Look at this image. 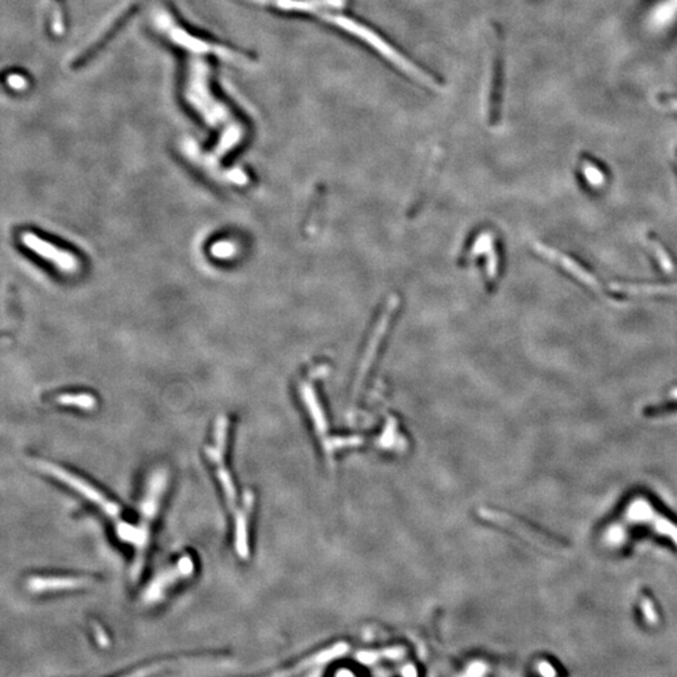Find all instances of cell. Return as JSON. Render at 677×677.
<instances>
[{"mask_svg": "<svg viewBox=\"0 0 677 677\" xmlns=\"http://www.w3.org/2000/svg\"><path fill=\"white\" fill-rule=\"evenodd\" d=\"M52 30L57 35L63 34V13L60 9L58 1L53 0L52 4Z\"/></svg>", "mask_w": 677, "mask_h": 677, "instance_id": "9a60e30c", "label": "cell"}, {"mask_svg": "<svg viewBox=\"0 0 677 677\" xmlns=\"http://www.w3.org/2000/svg\"><path fill=\"white\" fill-rule=\"evenodd\" d=\"M96 579L91 576H33L27 585L34 593L78 590L92 586Z\"/></svg>", "mask_w": 677, "mask_h": 677, "instance_id": "ba28073f", "label": "cell"}, {"mask_svg": "<svg viewBox=\"0 0 677 677\" xmlns=\"http://www.w3.org/2000/svg\"><path fill=\"white\" fill-rule=\"evenodd\" d=\"M648 245L654 251L655 256L656 259L659 261L662 270L665 272L673 271V262H672L671 257L670 255L666 252V250L664 249V246L661 245L657 240H654V238H648Z\"/></svg>", "mask_w": 677, "mask_h": 677, "instance_id": "4fadbf2b", "label": "cell"}, {"mask_svg": "<svg viewBox=\"0 0 677 677\" xmlns=\"http://www.w3.org/2000/svg\"><path fill=\"white\" fill-rule=\"evenodd\" d=\"M4 342V340H1V339H0V342Z\"/></svg>", "mask_w": 677, "mask_h": 677, "instance_id": "ffe728a7", "label": "cell"}, {"mask_svg": "<svg viewBox=\"0 0 677 677\" xmlns=\"http://www.w3.org/2000/svg\"><path fill=\"white\" fill-rule=\"evenodd\" d=\"M56 401L65 406H75L83 411H93L97 406L96 398L87 393L62 394L58 395Z\"/></svg>", "mask_w": 677, "mask_h": 677, "instance_id": "7c38bea8", "label": "cell"}, {"mask_svg": "<svg viewBox=\"0 0 677 677\" xmlns=\"http://www.w3.org/2000/svg\"><path fill=\"white\" fill-rule=\"evenodd\" d=\"M611 289L619 292H626L632 295H657V294H671L677 295V284H626L614 283Z\"/></svg>", "mask_w": 677, "mask_h": 677, "instance_id": "30bf717a", "label": "cell"}, {"mask_svg": "<svg viewBox=\"0 0 677 677\" xmlns=\"http://www.w3.org/2000/svg\"><path fill=\"white\" fill-rule=\"evenodd\" d=\"M235 251H236V249H235L233 243H227V241L214 243V246L211 247L212 255L214 257H219V259H228L235 254Z\"/></svg>", "mask_w": 677, "mask_h": 677, "instance_id": "2e32d148", "label": "cell"}, {"mask_svg": "<svg viewBox=\"0 0 677 677\" xmlns=\"http://www.w3.org/2000/svg\"><path fill=\"white\" fill-rule=\"evenodd\" d=\"M582 171L585 174L586 180L588 181L591 185H601L605 180V176L602 174L601 169L597 167L595 163L591 162L590 160H583Z\"/></svg>", "mask_w": 677, "mask_h": 677, "instance_id": "5bb4252c", "label": "cell"}, {"mask_svg": "<svg viewBox=\"0 0 677 677\" xmlns=\"http://www.w3.org/2000/svg\"><path fill=\"white\" fill-rule=\"evenodd\" d=\"M534 249L537 250L539 254L543 255L544 257L550 259V261H553V262H556V264H560L566 271L569 272L574 278H579V281H582L583 284L590 286L591 289L601 291V284L598 283V280H597L592 273H590V272L585 270L583 267L581 266L579 262H576L573 259H571L569 256L561 254L560 251L550 249L548 246H544V245H541V243H536V245H534Z\"/></svg>", "mask_w": 677, "mask_h": 677, "instance_id": "9c48e42d", "label": "cell"}, {"mask_svg": "<svg viewBox=\"0 0 677 677\" xmlns=\"http://www.w3.org/2000/svg\"><path fill=\"white\" fill-rule=\"evenodd\" d=\"M670 396H671L672 399L677 400V388L672 389Z\"/></svg>", "mask_w": 677, "mask_h": 677, "instance_id": "d6986e66", "label": "cell"}, {"mask_svg": "<svg viewBox=\"0 0 677 677\" xmlns=\"http://www.w3.org/2000/svg\"><path fill=\"white\" fill-rule=\"evenodd\" d=\"M20 241L27 249L52 262L60 271L75 272L78 270L79 262L75 255H72L68 251L56 247L52 243L34 235L33 232H23Z\"/></svg>", "mask_w": 677, "mask_h": 677, "instance_id": "52a82bcc", "label": "cell"}, {"mask_svg": "<svg viewBox=\"0 0 677 677\" xmlns=\"http://www.w3.org/2000/svg\"><path fill=\"white\" fill-rule=\"evenodd\" d=\"M301 396H302V400H304L305 404H307L310 415L313 418L318 434L324 435L326 429H328L326 422H325L324 414H323V411H321V406L318 404V398H316V395H315V392H314L313 388H311L309 384H302V385H301Z\"/></svg>", "mask_w": 677, "mask_h": 677, "instance_id": "8fae6325", "label": "cell"}, {"mask_svg": "<svg viewBox=\"0 0 677 677\" xmlns=\"http://www.w3.org/2000/svg\"><path fill=\"white\" fill-rule=\"evenodd\" d=\"M195 571L196 563L192 555H181L176 561L160 569L152 577L142 592V601L146 605L161 603L177 586L191 579Z\"/></svg>", "mask_w": 677, "mask_h": 677, "instance_id": "5b68a950", "label": "cell"}, {"mask_svg": "<svg viewBox=\"0 0 677 677\" xmlns=\"http://www.w3.org/2000/svg\"><path fill=\"white\" fill-rule=\"evenodd\" d=\"M255 505V494L252 491L243 493V501L235 510L233 515V544L238 558L247 561L250 557V523Z\"/></svg>", "mask_w": 677, "mask_h": 677, "instance_id": "8992f818", "label": "cell"}, {"mask_svg": "<svg viewBox=\"0 0 677 677\" xmlns=\"http://www.w3.org/2000/svg\"><path fill=\"white\" fill-rule=\"evenodd\" d=\"M8 83L9 86L13 88V89H17V91H23L28 86V82L27 79L19 75H12L8 77Z\"/></svg>", "mask_w": 677, "mask_h": 677, "instance_id": "e0dca14e", "label": "cell"}, {"mask_svg": "<svg viewBox=\"0 0 677 677\" xmlns=\"http://www.w3.org/2000/svg\"><path fill=\"white\" fill-rule=\"evenodd\" d=\"M168 482L169 475L167 469L156 468L148 475L143 486L142 497L139 501L138 521L134 524L132 537L129 542L134 548V563L131 567V579L134 581H138L145 567L150 550L152 528L162 507L163 498L167 492Z\"/></svg>", "mask_w": 677, "mask_h": 677, "instance_id": "6da1fadb", "label": "cell"}, {"mask_svg": "<svg viewBox=\"0 0 677 677\" xmlns=\"http://www.w3.org/2000/svg\"><path fill=\"white\" fill-rule=\"evenodd\" d=\"M33 464L44 475H51L52 478L60 482L62 484L68 486L77 494L84 498L89 503L96 505L103 515L115 522V526L123 521L121 505L115 501H112L107 494L99 489L98 486L82 478L81 475L72 473L70 470L62 468L60 465L49 463L41 459H33Z\"/></svg>", "mask_w": 677, "mask_h": 677, "instance_id": "3957f363", "label": "cell"}, {"mask_svg": "<svg viewBox=\"0 0 677 677\" xmlns=\"http://www.w3.org/2000/svg\"><path fill=\"white\" fill-rule=\"evenodd\" d=\"M321 18L328 20L329 23L334 24L337 28L347 32L349 34L354 35L360 41L365 43L366 46H370L373 51L379 53L382 58L388 59L390 63L398 67L401 72L408 73L409 77L414 78L415 81L424 83V84H438L432 75H428L425 70L417 67L415 64L411 62L409 59L404 57V54L394 48L387 39H384L382 35L379 34L376 30L370 28L369 25L361 23L358 19L352 17H345L342 14H331V13H323Z\"/></svg>", "mask_w": 677, "mask_h": 677, "instance_id": "7a4b0ae2", "label": "cell"}, {"mask_svg": "<svg viewBox=\"0 0 677 677\" xmlns=\"http://www.w3.org/2000/svg\"><path fill=\"white\" fill-rule=\"evenodd\" d=\"M228 430H230L228 418L222 415L217 419L214 425V440L209 446H206L205 451L209 463L214 467V475L220 484L221 491L224 493L226 504L228 510L232 512L238 507V491H236L231 472L227 468V464H226Z\"/></svg>", "mask_w": 677, "mask_h": 677, "instance_id": "277c9868", "label": "cell"}, {"mask_svg": "<svg viewBox=\"0 0 677 677\" xmlns=\"http://www.w3.org/2000/svg\"><path fill=\"white\" fill-rule=\"evenodd\" d=\"M666 103L669 107H671L672 110H677V98H669L666 101Z\"/></svg>", "mask_w": 677, "mask_h": 677, "instance_id": "ac0fdd59", "label": "cell"}]
</instances>
